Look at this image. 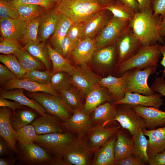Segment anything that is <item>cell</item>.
<instances>
[{
  "label": "cell",
  "mask_w": 165,
  "mask_h": 165,
  "mask_svg": "<svg viewBox=\"0 0 165 165\" xmlns=\"http://www.w3.org/2000/svg\"><path fill=\"white\" fill-rule=\"evenodd\" d=\"M0 106L7 107L11 109L13 113L19 108H25L26 106L14 101H11L9 99L0 97Z\"/></svg>",
  "instance_id": "obj_55"
},
{
  "label": "cell",
  "mask_w": 165,
  "mask_h": 165,
  "mask_svg": "<svg viewBox=\"0 0 165 165\" xmlns=\"http://www.w3.org/2000/svg\"><path fill=\"white\" fill-rule=\"evenodd\" d=\"M31 55L41 61L46 69L51 71V66L48 51L47 43L39 41L26 43L23 48Z\"/></svg>",
  "instance_id": "obj_34"
},
{
  "label": "cell",
  "mask_w": 165,
  "mask_h": 165,
  "mask_svg": "<svg viewBox=\"0 0 165 165\" xmlns=\"http://www.w3.org/2000/svg\"><path fill=\"white\" fill-rule=\"evenodd\" d=\"M135 13L139 11L138 3L136 0H119Z\"/></svg>",
  "instance_id": "obj_58"
},
{
  "label": "cell",
  "mask_w": 165,
  "mask_h": 165,
  "mask_svg": "<svg viewBox=\"0 0 165 165\" xmlns=\"http://www.w3.org/2000/svg\"><path fill=\"white\" fill-rule=\"evenodd\" d=\"M96 48L94 38H85L78 41L70 56L76 64L91 61Z\"/></svg>",
  "instance_id": "obj_28"
},
{
  "label": "cell",
  "mask_w": 165,
  "mask_h": 165,
  "mask_svg": "<svg viewBox=\"0 0 165 165\" xmlns=\"http://www.w3.org/2000/svg\"><path fill=\"white\" fill-rule=\"evenodd\" d=\"M130 28V21L112 16L94 38L96 50L116 44L121 36Z\"/></svg>",
  "instance_id": "obj_8"
},
{
  "label": "cell",
  "mask_w": 165,
  "mask_h": 165,
  "mask_svg": "<svg viewBox=\"0 0 165 165\" xmlns=\"http://www.w3.org/2000/svg\"><path fill=\"white\" fill-rule=\"evenodd\" d=\"M158 44L142 46L133 56L119 64L116 73L119 77L127 71L134 69H142L152 66H158L161 53Z\"/></svg>",
  "instance_id": "obj_3"
},
{
  "label": "cell",
  "mask_w": 165,
  "mask_h": 165,
  "mask_svg": "<svg viewBox=\"0 0 165 165\" xmlns=\"http://www.w3.org/2000/svg\"><path fill=\"white\" fill-rule=\"evenodd\" d=\"M160 32L161 36L165 37V16L161 19L159 24Z\"/></svg>",
  "instance_id": "obj_62"
},
{
  "label": "cell",
  "mask_w": 165,
  "mask_h": 165,
  "mask_svg": "<svg viewBox=\"0 0 165 165\" xmlns=\"http://www.w3.org/2000/svg\"><path fill=\"white\" fill-rule=\"evenodd\" d=\"M3 90H9L15 89H21L29 92H43L55 95L60 94L54 90L50 85H43L24 79H13L2 85Z\"/></svg>",
  "instance_id": "obj_20"
},
{
  "label": "cell",
  "mask_w": 165,
  "mask_h": 165,
  "mask_svg": "<svg viewBox=\"0 0 165 165\" xmlns=\"http://www.w3.org/2000/svg\"><path fill=\"white\" fill-rule=\"evenodd\" d=\"M62 124L67 131L74 134H86L94 126L90 113L83 108L73 110L71 117Z\"/></svg>",
  "instance_id": "obj_14"
},
{
  "label": "cell",
  "mask_w": 165,
  "mask_h": 165,
  "mask_svg": "<svg viewBox=\"0 0 165 165\" xmlns=\"http://www.w3.org/2000/svg\"><path fill=\"white\" fill-rule=\"evenodd\" d=\"M101 4L105 5L106 4L110 3L114 0H97Z\"/></svg>",
  "instance_id": "obj_63"
},
{
  "label": "cell",
  "mask_w": 165,
  "mask_h": 165,
  "mask_svg": "<svg viewBox=\"0 0 165 165\" xmlns=\"http://www.w3.org/2000/svg\"><path fill=\"white\" fill-rule=\"evenodd\" d=\"M83 23H73L69 28L66 36L73 42L77 43L82 37Z\"/></svg>",
  "instance_id": "obj_50"
},
{
  "label": "cell",
  "mask_w": 165,
  "mask_h": 165,
  "mask_svg": "<svg viewBox=\"0 0 165 165\" xmlns=\"http://www.w3.org/2000/svg\"><path fill=\"white\" fill-rule=\"evenodd\" d=\"M27 22L20 18H6L0 20L2 37L20 42L25 32Z\"/></svg>",
  "instance_id": "obj_16"
},
{
  "label": "cell",
  "mask_w": 165,
  "mask_h": 165,
  "mask_svg": "<svg viewBox=\"0 0 165 165\" xmlns=\"http://www.w3.org/2000/svg\"><path fill=\"white\" fill-rule=\"evenodd\" d=\"M13 5L19 14V18L27 22L39 16L47 10L44 7L39 5L31 4Z\"/></svg>",
  "instance_id": "obj_37"
},
{
  "label": "cell",
  "mask_w": 165,
  "mask_h": 165,
  "mask_svg": "<svg viewBox=\"0 0 165 165\" xmlns=\"http://www.w3.org/2000/svg\"><path fill=\"white\" fill-rule=\"evenodd\" d=\"M148 163L150 165H165V150L150 158Z\"/></svg>",
  "instance_id": "obj_57"
},
{
  "label": "cell",
  "mask_w": 165,
  "mask_h": 165,
  "mask_svg": "<svg viewBox=\"0 0 165 165\" xmlns=\"http://www.w3.org/2000/svg\"><path fill=\"white\" fill-rule=\"evenodd\" d=\"M146 163L140 158L132 154L117 162L116 165H145Z\"/></svg>",
  "instance_id": "obj_51"
},
{
  "label": "cell",
  "mask_w": 165,
  "mask_h": 165,
  "mask_svg": "<svg viewBox=\"0 0 165 165\" xmlns=\"http://www.w3.org/2000/svg\"><path fill=\"white\" fill-rule=\"evenodd\" d=\"M38 114L39 113L34 110L28 109L26 108H19L15 112H13L11 115V125L16 131L23 127L31 124L37 118Z\"/></svg>",
  "instance_id": "obj_33"
},
{
  "label": "cell",
  "mask_w": 165,
  "mask_h": 165,
  "mask_svg": "<svg viewBox=\"0 0 165 165\" xmlns=\"http://www.w3.org/2000/svg\"><path fill=\"white\" fill-rule=\"evenodd\" d=\"M163 39L164 43H165V37H164V38H163Z\"/></svg>",
  "instance_id": "obj_64"
},
{
  "label": "cell",
  "mask_w": 165,
  "mask_h": 165,
  "mask_svg": "<svg viewBox=\"0 0 165 165\" xmlns=\"http://www.w3.org/2000/svg\"><path fill=\"white\" fill-rule=\"evenodd\" d=\"M121 128L116 134L117 138L114 146L116 164L132 154L134 143L133 137L125 132L124 129Z\"/></svg>",
  "instance_id": "obj_31"
},
{
  "label": "cell",
  "mask_w": 165,
  "mask_h": 165,
  "mask_svg": "<svg viewBox=\"0 0 165 165\" xmlns=\"http://www.w3.org/2000/svg\"><path fill=\"white\" fill-rule=\"evenodd\" d=\"M66 72L60 71L51 75L50 84L56 91L60 93L71 88L72 83Z\"/></svg>",
  "instance_id": "obj_42"
},
{
  "label": "cell",
  "mask_w": 165,
  "mask_h": 165,
  "mask_svg": "<svg viewBox=\"0 0 165 165\" xmlns=\"http://www.w3.org/2000/svg\"><path fill=\"white\" fill-rule=\"evenodd\" d=\"M107 11L106 9L101 10L83 23L81 39H94L99 34L112 17Z\"/></svg>",
  "instance_id": "obj_19"
},
{
  "label": "cell",
  "mask_w": 165,
  "mask_h": 165,
  "mask_svg": "<svg viewBox=\"0 0 165 165\" xmlns=\"http://www.w3.org/2000/svg\"><path fill=\"white\" fill-rule=\"evenodd\" d=\"M61 15L55 5L53 8L46 10L39 16L38 41L46 42L52 35L56 28Z\"/></svg>",
  "instance_id": "obj_17"
},
{
  "label": "cell",
  "mask_w": 165,
  "mask_h": 165,
  "mask_svg": "<svg viewBox=\"0 0 165 165\" xmlns=\"http://www.w3.org/2000/svg\"><path fill=\"white\" fill-rule=\"evenodd\" d=\"M120 125L108 127L94 125L86 134L89 147L93 153L105 144L121 127Z\"/></svg>",
  "instance_id": "obj_15"
},
{
  "label": "cell",
  "mask_w": 165,
  "mask_h": 165,
  "mask_svg": "<svg viewBox=\"0 0 165 165\" xmlns=\"http://www.w3.org/2000/svg\"><path fill=\"white\" fill-rule=\"evenodd\" d=\"M114 121L118 122L133 138L143 129L146 128L144 119L134 111L132 106L127 104L117 105L116 114L113 120Z\"/></svg>",
  "instance_id": "obj_9"
},
{
  "label": "cell",
  "mask_w": 165,
  "mask_h": 165,
  "mask_svg": "<svg viewBox=\"0 0 165 165\" xmlns=\"http://www.w3.org/2000/svg\"><path fill=\"white\" fill-rule=\"evenodd\" d=\"M57 0H10L13 5L31 4L44 7L47 10L53 8L56 4Z\"/></svg>",
  "instance_id": "obj_49"
},
{
  "label": "cell",
  "mask_w": 165,
  "mask_h": 165,
  "mask_svg": "<svg viewBox=\"0 0 165 165\" xmlns=\"http://www.w3.org/2000/svg\"><path fill=\"white\" fill-rule=\"evenodd\" d=\"M51 71L48 70L44 71L34 70L26 72L23 79L31 80L43 85H50L51 76Z\"/></svg>",
  "instance_id": "obj_45"
},
{
  "label": "cell",
  "mask_w": 165,
  "mask_h": 165,
  "mask_svg": "<svg viewBox=\"0 0 165 165\" xmlns=\"http://www.w3.org/2000/svg\"><path fill=\"white\" fill-rule=\"evenodd\" d=\"M39 23V16L27 22L25 32L20 41V42L24 45L28 43L39 42L38 34Z\"/></svg>",
  "instance_id": "obj_44"
},
{
  "label": "cell",
  "mask_w": 165,
  "mask_h": 165,
  "mask_svg": "<svg viewBox=\"0 0 165 165\" xmlns=\"http://www.w3.org/2000/svg\"><path fill=\"white\" fill-rule=\"evenodd\" d=\"M150 88L155 92L165 97V80L162 77H156Z\"/></svg>",
  "instance_id": "obj_53"
},
{
  "label": "cell",
  "mask_w": 165,
  "mask_h": 165,
  "mask_svg": "<svg viewBox=\"0 0 165 165\" xmlns=\"http://www.w3.org/2000/svg\"><path fill=\"white\" fill-rule=\"evenodd\" d=\"M75 137L74 134L68 131L38 135L34 143L42 147L53 158L62 160Z\"/></svg>",
  "instance_id": "obj_5"
},
{
  "label": "cell",
  "mask_w": 165,
  "mask_h": 165,
  "mask_svg": "<svg viewBox=\"0 0 165 165\" xmlns=\"http://www.w3.org/2000/svg\"><path fill=\"white\" fill-rule=\"evenodd\" d=\"M38 136L34 127L32 125H27L16 131L17 144L24 145L34 142L36 140Z\"/></svg>",
  "instance_id": "obj_43"
},
{
  "label": "cell",
  "mask_w": 165,
  "mask_h": 165,
  "mask_svg": "<svg viewBox=\"0 0 165 165\" xmlns=\"http://www.w3.org/2000/svg\"><path fill=\"white\" fill-rule=\"evenodd\" d=\"M13 112L10 108L4 107L0 108V135L10 145L14 155L17 152L16 131L13 128L10 119Z\"/></svg>",
  "instance_id": "obj_24"
},
{
  "label": "cell",
  "mask_w": 165,
  "mask_h": 165,
  "mask_svg": "<svg viewBox=\"0 0 165 165\" xmlns=\"http://www.w3.org/2000/svg\"><path fill=\"white\" fill-rule=\"evenodd\" d=\"M86 134H78L69 146L62 160L66 165H91L92 160Z\"/></svg>",
  "instance_id": "obj_7"
},
{
  "label": "cell",
  "mask_w": 165,
  "mask_h": 165,
  "mask_svg": "<svg viewBox=\"0 0 165 165\" xmlns=\"http://www.w3.org/2000/svg\"><path fill=\"white\" fill-rule=\"evenodd\" d=\"M116 138V134L94 152L91 165H116L114 146Z\"/></svg>",
  "instance_id": "obj_26"
},
{
  "label": "cell",
  "mask_w": 165,
  "mask_h": 165,
  "mask_svg": "<svg viewBox=\"0 0 165 165\" xmlns=\"http://www.w3.org/2000/svg\"><path fill=\"white\" fill-rule=\"evenodd\" d=\"M142 130L149 138L147 152L149 158L165 150V126L152 130L144 128Z\"/></svg>",
  "instance_id": "obj_25"
},
{
  "label": "cell",
  "mask_w": 165,
  "mask_h": 165,
  "mask_svg": "<svg viewBox=\"0 0 165 165\" xmlns=\"http://www.w3.org/2000/svg\"><path fill=\"white\" fill-rule=\"evenodd\" d=\"M18 41L0 38V52L4 54H14L19 50L23 48Z\"/></svg>",
  "instance_id": "obj_47"
},
{
  "label": "cell",
  "mask_w": 165,
  "mask_h": 165,
  "mask_svg": "<svg viewBox=\"0 0 165 165\" xmlns=\"http://www.w3.org/2000/svg\"><path fill=\"white\" fill-rule=\"evenodd\" d=\"M92 60L94 64L108 76L112 75L113 72L116 73L118 64L116 43L96 50Z\"/></svg>",
  "instance_id": "obj_12"
},
{
  "label": "cell",
  "mask_w": 165,
  "mask_h": 165,
  "mask_svg": "<svg viewBox=\"0 0 165 165\" xmlns=\"http://www.w3.org/2000/svg\"><path fill=\"white\" fill-rule=\"evenodd\" d=\"M17 161L16 156L12 155L0 158V165H13Z\"/></svg>",
  "instance_id": "obj_59"
},
{
  "label": "cell",
  "mask_w": 165,
  "mask_h": 165,
  "mask_svg": "<svg viewBox=\"0 0 165 165\" xmlns=\"http://www.w3.org/2000/svg\"><path fill=\"white\" fill-rule=\"evenodd\" d=\"M0 61L18 79H23L26 72L21 66L17 57L13 54H1Z\"/></svg>",
  "instance_id": "obj_41"
},
{
  "label": "cell",
  "mask_w": 165,
  "mask_h": 165,
  "mask_svg": "<svg viewBox=\"0 0 165 165\" xmlns=\"http://www.w3.org/2000/svg\"><path fill=\"white\" fill-rule=\"evenodd\" d=\"M133 138L134 143L132 154L148 163L149 158L147 152L148 140L142 130Z\"/></svg>",
  "instance_id": "obj_39"
},
{
  "label": "cell",
  "mask_w": 165,
  "mask_h": 165,
  "mask_svg": "<svg viewBox=\"0 0 165 165\" xmlns=\"http://www.w3.org/2000/svg\"><path fill=\"white\" fill-rule=\"evenodd\" d=\"M68 106L72 110L83 108L81 95L77 90L71 88L59 93Z\"/></svg>",
  "instance_id": "obj_40"
},
{
  "label": "cell",
  "mask_w": 165,
  "mask_h": 165,
  "mask_svg": "<svg viewBox=\"0 0 165 165\" xmlns=\"http://www.w3.org/2000/svg\"><path fill=\"white\" fill-rule=\"evenodd\" d=\"M158 48L163 56L160 64L164 68L162 74V77L165 79V43L162 44H158Z\"/></svg>",
  "instance_id": "obj_60"
},
{
  "label": "cell",
  "mask_w": 165,
  "mask_h": 165,
  "mask_svg": "<svg viewBox=\"0 0 165 165\" xmlns=\"http://www.w3.org/2000/svg\"><path fill=\"white\" fill-rule=\"evenodd\" d=\"M73 23L68 17L61 14L55 30L50 39L49 43L53 49H57Z\"/></svg>",
  "instance_id": "obj_35"
},
{
  "label": "cell",
  "mask_w": 165,
  "mask_h": 165,
  "mask_svg": "<svg viewBox=\"0 0 165 165\" xmlns=\"http://www.w3.org/2000/svg\"><path fill=\"white\" fill-rule=\"evenodd\" d=\"M17 78L15 74L6 66L0 64V83L1 85L13 79Z\"/></svg>",
  "instance_id": "obj_54"
},
{
  "label": "cell",
  "mask_w": 165,
  "mask_h": 165,
  "mask_svg": "<svg viewBox=\"0 0 165 165\" xmlns=\"http://www.w3.org/2000/svg\"><path fill=\"white\" fill-rule=\"evenodd\" d=\"M23 90L15 89L9 90H2L0 92V96L16 101L23 105L29 107L40 115L46 114L47 112L41 105L36 100L31 98L30 99L27 97Z\"/></svg>",
  "instance_id": "obj_29"
},
{
  "label": "cell",
  "mask_w": 165,
  "mask_h": 165,
  "mask_svg": "<svg viewBox=\"0 0 165 165\" xmlns=\"http://www.w3.org/2000/svg\"><path fill=\"white\" fill-rule=\"evenodd\" d=\"M104 9L109 11L112 16L118 18L130 21L133 19L135 13L119 0L115 1L105 5Z\"/></svg>",
  "instance_id": "obj_38"
},
{
  "label": "cell",
  "mask_w": 165,
  "mask_h": 165,
  "mask_svg": "<svg viewBox=\"0 0 165 165\" xmlns=\"http://www.w3.org/2000/svg\"><path fill=\"white\" fill-rule=\"evenodd\" d=\"M16 156L21 165H66L62 160L53 158L39 145L30 143L17 144Z\"/></svg>",
  "instance_id": "obj_4"
},
{
  "label": "cell",
  "mask_w": 165,
  "mask_h": 165,
  "mask_svg": "<svg viewBox=\"0 0 165 165\" xmlns=\"http://www.w3.org/2000/svg\"><path fill=\"white\" fill-rule=\"evenodd\" d=\"M19 14L10 0H0V19L19 18Z\"/></svg>",
  "instance_id": "obj_46"
},
{
  "label": "cell",
  "mask_w": 165,
  "mask_h": 165,
  "mask_svg": "<svg viewBox=\"0 0 165 165\" xmlns=\"http://www.w3.org/2000/svg\"><path fill=\"white\" fill-rule=\"evenodd\" d=\"M14 55L26 72L34 70L43 69L44 66L45 67L41 61L31 55L23 47L19 50Z\"/></svg>",
  "instance_id": "obj_36"
},
{
  "label": "cell",
  "mask_w": 165,
  "mask_h": 165,
  "mask_svg": "<svg viewBox=\"0 0 165 165\" xmlns=\"http://www.w3.org/2000/svg\"><path fill=\"white\" fill-rule=\"evenodd\" d=\"M161 96L159 93L156 92L152 95H145L127 92L123 98L113 103L116 105L125 104L132 106L139 105L159 108L164 105Z\"/></svg>",
  "instance_id": "obj_18"
},
{
  "label": "cell",
  "mask_w": 165,
  "mask_h": 165,
  "mask_svg": "<svg viewBox=\"0 0 165 165\" xmlns=\"http://www.w3.org/2000/svg\"><path fill=\"white\" fill-rule=\"evenodd\" d=\"M132 108L145 120L146 128L152 130L159 127L165 126V112L159 108L139 105L132 106Z\"/></svg>",
  "instance_id": "obj_23"
},
{
  "label": "cell",
  "mask_w": 165,
  "mask_h": 165,
  "mask_svg": "<svg viewBox=\"0 0 165 165\" xmlns=\"http://www.w3.org/2000/svg\"><path fill=\"white\" fill-rule=\"evenodd\" d=\"M77 43L73 42L66 36L61 41L55 50L64 57L68 58L75 48Z\"/></svg>",
  "instance_id": "obj_48"
},
{
  "label": "cell",
  "mask_w": 165,
  "mask_h": 165,
  "mask_svg": "<svg viewBox=\"0 0 165 165\" xmlns=\"http://www.w3.org/2000/svg\"><path fill=\"white\" fill-rule=\"evenodd\" d=\"M157 67V66H152L142 69H134L127 71L126 92L145 95L155 94L156 92L148 86L147 80L150 75L155 73Z\"/></svg>",
  "instance_id": "obj_10"
},
{
  "label": "cell",
  "mask_w": 165,
  "mask_h": 165,
  "mask_svg": "<svg viewBox=\"0 0 165 165\" xmlns=\"http://www.w3.org/2000/svg\"><path fill=\"white\" fill-rule=\"evenodd\" d=\"M62 121L55 116L46 113L36 118L31 123L38 135L67 132Z\"/></svg>",
  "instance_id": "obj_21"
},
{
  "label": "cell",
  "mask_w": 165,
  "mask_h": 165,
  "mask_svg": "<svg viewBox=\"0 0 165 165\" xmlns=\"http://www.w3.org/2000/svg\"><path fill=\"white\" fill-rule=\"evenodd\" d=\"M48 54L52 64L51 74L60 71L64 72L71 75L75 67L71 64L68 58L64 57L59 52L53 49L49 43H47Z\"/></svg>",
  "instance_id": "obj_32"
},
{
  "label": "cell",
  "mask_w": 165,
  "mask_h": 165,
  "mask_svg": "<svg viewBox=\"0 0 165 165\" xmlns=\"http://www.w3.org/2000/svg\"><path fill=\"white\" fill-rule=\"evenodd\" d=\"M152 8L154 14L162 18L165 16V0H153Z\"/></svg>",
  "instance_id": "obj_52"
},
{
  "label": "cell",
  "mask_w": 165,
  "mask_h": 165,
  "mask_svg": "<svg viewBox=\"0 0 165 165\" xmlns=\"http://www.w3.org/2000/svg\"><path fill=\"white\" fill-rule=\"evenodd\" d=\"M139 7V11L151 7L153 0H136Z\"/></svg>",
  "instance_id": "obj_61"
},
{
  "label": "cell",
  "mask_w": 165,
  "mask_h": 165,
  "mask_svg": "<svg viewBox=\"0 0 165 165\" xmlns=\"http://www.w3.org/2000/svg\"><path fill=\"white\" fill-rule=\"evenodd\" d=\"M86 63L78 65L73 73L69 75L72 84L85 96L98 85L101 78L94 73Z\"/></svg>",
  "instance_id": "obj_11"
},
{
  "label": "cell",
  "mask_w": 165,
  "mask_h": 165,
  "mask_svg": "<svg viewBox=\"0 0 165 165\" xmlns=\"http://www.w3.org/2000/svg\"><path fill=\"white\" fill-rule=\"evenodd\" d=\"M85 97L83 109L90 113L102 103L112 101L108 89L99 85L92 89Z\"/></svg>",
  "instance_id": "obj_27"
},
{
  "label": "cell",
  "mask_w": 165,
  "mask_h": 165,
  "mask_svg": "<svg viewBox=\"0 0 165 165\" xmlns=\"http://www.w3.org/2000/svg\"><path fill=\"white\" fill-rule=\"evenodd\" d=\"M27 95L37 101L46 112L53 115L64 122L69 119L73 110L67 105L60 94L55 95L43 92H29Z\"/></svg>",
  "instance_id": "obj_6"
},
{
  "label": "cell",
  "mask_w": 165,
  "mask_h": 165,
  "mask_svg": "<svg viewBox=\"0 0 165 165\" xmlns=\"http://www.w3.org/2000/svg\"><path fill=\"white\" fill-rule=\"evenodd\" d=\"M127 72L119 77L108 75L100 79L98 85L108 89L114 102L123 98L126 93V83Z\"/></svg>",
  "instance_id": "obj_22"
},
{
  "label": "cell",
  "mask_w": 165,
  "mask_h": 165,
  "mask_svg": "<svg viewBox=\"0 0 165 165\" xmlns=\"http://www.w3.org/2000/svg\"><path fill=\"white\" fill-rule=\"evenodd\" d=\"M117 105L111 102L105 103L97 107L90 113L94 125L106 126L113 121L116 112Z\"/></svg>",
  "instance_id": "obj_30"
},
{
  "label": "cell",
  "mask_w": 165,
  "mask_h": 165,
  "mask_svg": "<svg viewBox=\"0 0 165 165\" xmlns=\"http://www.w3.org/2000/svg\"><path fill=\"white\" fill-rule=\"evenodd\" d=\"M104 6L97 0H57L56 6L61 14L77 23L84 22Z\"/></svg>",
  "instance_id": "obj_2"
},
{
  "label": "cell",
  "mask_w": 165,
  "mask_h": 165,
  "mask_svg": "<svg viewBox=\"0 0 165 165\" xmlns=\"http://www.w3.org/2000/svg\"><path fill=\"white\" fill-rule=\"evenodd\" d=\"M161 19L160 16L154 14L151 7L135 13L130 21V27L142 46L164 43L160 32Z\"/></svg>",
  "instance_id": "obj_1"
},
{
  "label": "cell",
  "mask_w": 165,
  "mask_h": 165,
  "mask_svg": "<svg viewBox=\"0 0 165 165\" xmlns=\"http://www.w3.org/2000/svg\"><path fill=\"white\" fill-rule=\"evenodd\" d=\"M13 155H14L10 145L6 140L0 137V156L5 157Z\"/></svg>",
  "instance_id": "obj_56"
},
{
  "label": "cell",
  "mask_w": 165,
  "mask_h": 165,
  "mask_svg": "<svg viewBox=\"0 0 165 165\" xmlns=\"http://www.w3.org/2000/svg\"><path fill=\"white\" fill-rule=\"evenodd\" d=\"M116 45L118 64L133 56L142 46L130 28L119 38Z\"/></svg>",
  "instance_id": "obj_13"
}]
</instances>
